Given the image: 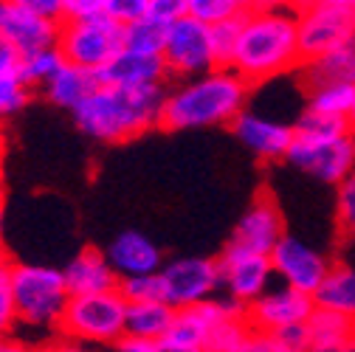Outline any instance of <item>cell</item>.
Instances as JSON below:
<instances>
[{
  "instance_id": "6da1fadb",
  "label": "cell",
  "mask_w": 355,
  "mask_h": 352,
  "mask_svg": "<svg viewBox=\"0 0 355 352\" xmlns=\"http://www.w3.org/2000/svg\"><path fill=\"white\" fill-rule=\"evenodd\" d=\"M251 85L234 68H214L203 76L178 82L166 91L161 130H203L232 127L248 107Z\"/></svg>"
},
{
  "instance_id": "7a4b0ae2",
  "label": "cell",
  "mask_w": 355,
  "mask_h": 352,
  "mask_svg": "<svg viewBox=\"0 0 355 352\" xmlns=\"http://www.w3.org/2000/svg\"><path fill=\"white\" fill-rule=\"evenodd\" d=\"M164 99H166L164 85H144V87L99 85V91L85 105H79L71 116L82 133L91 136L94 141L124 144L161 124Z\"/></svg>"
},
{
  "instance_id": "3957f363",
  "label": "cell",
  "mask_w": 355,
  "mask_h": 352,
  "mask_svg": "<svg viewBox=\"0 0 355 352\" xmlns=\"http://www.w3.org/2000/svg\"><path fill=\"white\" fill-rule=\"evenodd\" d=\"M232 68L251 87L302 68L299 15L291 9L248 12L243 17V31Z\"/></svg>"
},
{
  "instance_id": "277c9868",
  "label": "cell",
  "mask_w": 355,
  "mask_h": 352,
  "mask_svg": "<svg viewBox=\"0 0 355 352\" xmlns=\"http://www.w3.org/2000/svg\"><path fill=\"white\" fill-rule=\"evenodd\" d=\"M12 293L17 307V322L42 330H60L71 304V290L65 274L37 262H15L12 265Z\"/></svg>"
},
{
  "instance_id": "5b68a950",
  "label": "cell",
  "mask_w": 355,
  "mask_h": 352,
  "mask_svg": "<svg viewBox=\"0 0 355 352\" xmlns=\"http://www.w3.org/2000/svg\"><path fill=\"white\" fill-rule=\"evenodd\" d=\"M127 307L119 290L71 296L60 335L85 346H116L127 335Z\"/></svg>"
},
{
  "instance_id": "8992f818",
  "label": "cell",
  "mask_w": 355,
  "mask_h": 352,
  "mask_svg": "<svg viewBox=\"0 0 355 352\" xmlns=\"http://www.w3.org/2000/svg\"><path fill=\"white\" fill-rule=\"evenodd\" d=\"M57 49L62 51L65 62L87 71H99L116 54L124 51V26H119L107 15L87 20H65L60 26Z\"/></svg>"
},
{
  "instance_id": "52a82bcc",
  "label": "cell",
  "mask_w": 355,
  "mask_h": 352,
  "mask_svg": "<svg viewBox=\"0 0 355 352\" xmlns=\"http://www.w3.org/2000/svg\"><path fill=\"white\" fill-rule=\"evenodd\" d=\"M161 60L166 65V76H175L181 82L214 71L217 62L211 51V26L195 20L192 15L172 23Z\"/></svg>"
},
{
  "instance_id": "ba28073f",
  "label": "cell",
  "mask_w": 355,
  "mask_h": 352,
  "mask_svg": "<svg viewBox=\"0 0 355 352\" xmlns=\"http://www.w3.org/2000/svg\"><path fill=\"white\" fill-rule=\"evenodd\" d=\"M355 37V15L322 0L319 6L299 15V49L302 65L316 62L338 51L347 39Z\"/></svg>"
},
{
  "instance_id": "9c48e42d",
  "label": "cell",
  "mask_w": 355,
  "mask_h": 352,
  "mask_svg": "<svg viewBox=\"0 0 355 352\" xmlns=\"http://www.w3.org/2000/svg\"><path fill=\"white\" fill-rule=\"evenodd\" d=\"M285 161L324 184L341 186L355 178V133L330 141L293 139Z\"/></svg>"
},
{
  "instance_id": "30bf717a",
  "label": "cell",
  "mask_w": 355,
  "mask_h": 352,
  "mask_svg": "<svg viewBox=\"0 0 355 352\" xmlns=\"http://www.w3.org/2000/svg\"><path fill=\"white\" fill-rule=\"evenodd\" d=\"M217 268H220V290L245 307L254 304L271 288V276H274L271 256L248 251L243 245L229 243L223 254L217 256Z\"/></svg>"
},
{
  "instance_id": "8fae6325",
  "label": "cell",
  "mask_w": 355,
  "mask_h": 352,
  "mask_svg": "<svg viewBox=\"0 0 355 352\" xmlns=\"http://www.w3.org/2000/svg\"><path fill=\"white\" fill-rule=\"evenodd\" d=\"M166 301L175 310H187V307L203 304L209 299H217L220 293V268L217 259L206 256H181L172 259L161 268Z\"/></svg>"
},
{
  "instance_id": "7c38bea8",
  "label": "cell",
  "mask_w": 355,
  "mask_h": 352,
  "mask_svg": "<svg viewBox=\"0 0 355 352\" xmlns=\"http://www.w3.org/2000/svg\"><path fill=\"white\" fill-rule=\"evenodd\" d=\"M271 265H274V274L282 279V285L296 288L307 296H316L333 268V262L319 248L307 245L299 237L285 234V240L271 254Z\"/></svg>"
},
{
  "instance_id": "4fadbf2b",
  "label": "cell",
  "mask_w": 355,
  "mask_h": 352,
  "mask_svg": "<svg viewBox=\"0 0 355 352\" xmlns=\"http://www.w3.org/2000/svg\"><path fill=\"white\" fill-rule=\"evenodd\" d=\"M313 310H316L313 296H307L296 288H288V285H279V288H268L254 304H248L245 319L254 330L279 333L296 324H307Z\"/></svg>"
},
{
  "instance_id": "5bb4252c",
  "label": "cell",
  "mask_w": 355,
  "mask_h": 352,
  "mask_svg": "<svg viewBox=\"0 0 355 352\" xmlns=\"http://www.w3.org/2000/svg\"><path fill=\"white\" fill-rule=\"evenodd\" d=\"M285 240V217L274 200V195L268 192H259L251 206L243 211V217L237 220L234 226V234L229 243L234 245H243L248 251H257V254H265L271 256L274 248Z\"/></svg>"
},
{
  "instance_id": "9a60e30c",
  "label": "cell",
  "mask_w": 355,
  "mask_h": 352,
  "mask_svg": "<svg viewBox=\"0 0 355 352\" xmlns=\"http://www.w3.org/2000/svg\"><path fill=\"white\" fill-rule=\"evenodd\" d=\"M60 26L62 23L26 9L17 0L0 3V37L9 39L20 57L42 49H54L60 39Z\"/></svg>"
},
{
  "instance_id": "2e32d148",
  "label": "cell",
  "mask_w": 355,
  "mask_h": 352,
  "mask_svg": "<svg viewBox=\"0 0 355 352\" xmlns=\"http://www.w3.org/2000/svg\"><path fill=\"white\" fill-rule=\"evenodd\" d=\"M232 133L237 136V141L243 147H248L262 161H285L288 150H291V144L296 139L293 124L265 118V116H259L254 110H245L232 124Z\"/></svg>"
},
{
  "instance_id": "e0dca14e",
  "label": "cell",
  "mask_w": 355,
  "mask_h": 352,
  "mask_svg": "<svg viewBox=\"0 0 355 352\" xmlns=\"http://www.w3.org/2000/svg\"><path fill=\"white\" fill-rule=\"evenodd\" d=\"M113 271L119 274V279L127 276H147V274H161V268L166 265L161 248L141 231L127 229L121 234H116V240L105 248Z\"/></svg>"
},
{
  "instance_id": "ac0fdd59",
  "label": "cell",
  "mask_w": 355,
  "mask_h": 352,
  "mask_svg": "<svg viewBox=\"0 0 355 352\" xmlns=\"http://www.w3.org/2000/svg\"><path fill=\"white\" fill-rule=\"evenodd\" d=\"M71 296H91L119 290V274L113 271L110 259L99 248H82L68 265L62 268Z\"/></svg>"
},
{
  "instance_id": "d6986e66",
  "label": "cell",
  "mask_w": 355,
  "mask_h": 352,
  "mask_svg": "<svg viewBox=\"0 0 355 352\" xmlns=\"http://www.w3.org/2000/svg\"><path fill=\"white\" fill-rule=\"evenodd\" d=\"M99 85L110 87H144V85H164L166 65L161 57L139 54V51H121L105 68L96 71Z\"/></svg>"
},
{
  "instance_id": "ffe728a7",
  "label": "cell",
  "mask_w": 355,
  "mask_h": 352,
  "mask_svg": "<svg viewBox=\"0 0 355 352\" xmlns=\"http://www.w3.org/2000/svg\"><path fill=\"white\" fill-rule=\"evenodd\" d=\"M96 91H99L96 71H87V68H79V65L65 62V68L46 87H42V96H46L51 105L73 113L79 105H85Z\"/></svg>"
},
{
  "instance_id": "44dd1931",
  "label": "cell",
  "mask_w": 355,
  "mask_h": 352,
  "mask_svg": "<svg viewBox=\"0 0 355 352\" xmlns=\"http://www.w3.org/2000/svg\"><path fill=\"white\" fill-rule=\"evenodd\" d=\"M313 299H316V307H327V310H336L355 322V265L333 262L324 285Z\"/></svg>"
},
{
  "instance_id": "7402d4cb",
  "label": "cell",
  "mask_w": 355,
  "mask_h": 352,
  "mask_svg": "<svg viewBox=\"0 0 355 352\" xmlns=\"http://www.w3.org/2000/svg\"><path fill=\"white\" fill-rule=\"evenodd\" d=\"M299 79H302V87L319 85V82H347V85H355V37L347 39L344 46L338 51H333L330 57L302 65L299 68Z\"/></svg>"
},
{
  "instance_id": "603a6c76",
  "label": "cell",
  "mask_w": 355,
  "mask_h": 352,
  "mask_svg": "<svg viewBox=\"0 0 355 352\" xmlns=\"http://www.w3.org/2000/svg\"><path fill=\"white\" fill-rule=\"evenodd\" d=\"M178 310L169 301H153V304H130L127 307V335L161 341L169 335L175 324Z\"/></svg>"
},
{
  "instance_id": "cb8c5ba5",
  "label": "cell",
  "mask_w": 355,
  "mask_h": 352,
  "mask_svg": "<svg viewBox=\"0 0 355 352\" xmlns=\"http://www.w3.org/2000/svg\"><path fill=\"white\" fill-rule=\"evenodd\" d=\"M307 96V110L313 113H324V116H336V118H349L352 107H355V85L347 82H319L304 87Z\"/></svg>"
},
{
  "instance_id": "d4e9b609",
  "label": "cell",
  "mask_w": 355,
  "mask_h": 352,
  "mask_svg": "<svg viewBox=\"0 0 355 352\" xmlns=\"http://www.w3.org/2000/svg\"><path fill=\"white\" fill-rule=\"evenodd\" d=\"M307 335L313 349L352 344V319L336 310H327V307H316L313 316L307 319Z\"/></svg>"
},
{
  "instance_id": "484cf974",
  "label": "cell",
  "mask_w": 355,
  "mask_h": 352,
  "mask_svg": "<svg viewBox=\"0 0 355 352\" xmlns=\"http://www.w3.org/2000/svg\"><path fill=\"white\" fill-rule=\"evenodd\" d=\"M65 68V57L62 51L54 46V49H42V51H34V54H26L20 60V79L28 91H42L60 71Z\"/></svg>"
},
{
  "instance_id": "4316f807",
  "label": "cell",
  "mask_w": 355,
  "mask_h": 352,
  "mask_svg": "<svg viewBox=\"0 0 355 352\" xmlns=\"http://www.w3.org/2000/svg\"><path fill=\"white\" fill-rule=\"evenodd\" d=\"M296 139H310V141H330V139H344L352 136L355 130L349 124V118H336V116H324V113H313V110H302L296 124H293Z\"/></svg>"
},
{
  "instance_id": "83f0119b",
  "label": "cell",
  "mask_w": 355,
  "mask_h": 352,
  "mask_svg": "<svg viewBox=\"0 0 355 352\" xmlns=\"http://www.w3.org/2000/svg\"><path fill=\"white\" fill-rule=\"evenodd\" d=\"M166 34H169V26H164L153 17H144L132 26H124V49L150 54V57H161L164 46H166Z\"/></svg>"
},
{
  "instance_id": "f1b7e54d",
  "label": "cell",
  "mask_w": 355,
  "mask_h": 352,
  "mask_svg": "<svg viewBox=\"0 0 355 352\" xmlns=\"http://www.w3.org/2000/svg\"><path fill=\"white\" fill-rule=\"evenodd\" d=\"M251 12L248 0H192V17L206 23V26H217L226 20H237L245 17Z\"/></svg>"
},
{
  "instance_id": "f546056e",
  "label": "cell",
  "mask_w": 355,
  "mask_h": 352,
  "mask_svg": "<svg viewBox=\"0 0 355 352\" xmlns=\"http://www.w3.org/2000/svg\"><path fill=\"white\" fill-rule=\"evenodd\" d=\"M119 293L127 304H153V301H166L164 279L161 274H147V276H127L119 282Z\"/></svg>"
},
{
  "instance_id": "4dcf8cb0",
  "label": "cell",
  "mask_w": 355,
  "mask_h": 352,
  "mask_svg": "<svg viewBox=\"0 0 355 352\" xmlns=\"http://www.w3.org/2000/svg\"><path fill=\"white\" fill-rule=\"evenodd\" d=\"M31 99V91L23 85L20 73L12 68H0V118L20 113Z\"/></svg>"
},
{
  "instance_id": "1f68e13d",
  "label": "cell",
  "mask_w": 355,
  "mask_h": 352,
  "mask_svg": "<svg viewBox=\"0 0 355 352\" xmlns=\"http://www.w3.org/2000/svg\"><path fill=\"white\" fill-rule=\"evenodd\" d=\"M240 31H243V17L211 26V51H214V62H217V68H232V60H234V51H237Z\"/></svg>"
},
{
  "instance_id": "d6a6232c",
  "label": "cell",
  "mask_w": 355,
  "mask_h": 352,
  "mask_svg": "<svg viewBox=\"0 0 355 352\" xmlns=\"http://www.w3.org/2000/svg\"><path fill=\"white\" fill-rule=\"evenodd\" d=\"M248 333H251V324L245 316L229 319L220 327H214V333L206 341V352H237L243 346V341L248 338Z\"/></svg>"
},
{
  "instance_id": "836d02e7",
  "label": "cell",
  "mask_w": 355,
  "mask_h": 352,
  "mask_svg": "<svg viewBox=\"0 0 355 352\" xmlns=\"http://www.w3.org/2000/svg\"><path fill=\"white\" fill-rule=\"evenodd\" d=\"M12 265L15 262L0 265V338L12 335L17 324V307H15V293H12Z\"/></svg>"
},
{
  "instance_id": "e575fe53",
  "label": "cell",
  "mask_w": 355,
  "mask_h": 352,
  "mask_svg": "<svg viewBox=\"0 0 355 352\" xmlns=\"http://www.w3.org/2000/svg\"><path fill=\"white\" fill-rule=\"evenodd\" d=\"M336 220H338V231L344 240H355V178L338 186L336 195Z\"/></svg>"
},
{
  "instance_id": "d590c367",
  "label": "cell",
  "mask_w": 355,
  "mask_h": 352,
  "mask_svg": "<svg viewBox=\"0 0 355 352\" xmlns=\"http://www.w3.org/2000/svg\"><path fill=\"white\" fill-rule=\"evenodd\" d=\"M105 15L113 17L119 26H132L150 17V0H107Z\"/></svg>"
},
{
  "instance_id": "8d00e7d4",
  "label": "cell",
  "mask_w": 355,
  "mask_h": 352,
  "mask_svg": "<svg viewBox=\"0 0 355 352\" xmlns=\"http://www.w3.org/2000/svg\"><path fill=\"white\" fill-rule=\"evenodd\" d=\"M189 12H192V0H150V17L164 26L189 17Z\"/></svg>"
},
{
  "instance_id": "74e56055",
  "label": "cell",
  "mask_w": 355,
  "mask_h": 352,
  "mask_svg": "<svg viewBox=\"0 0 355 352\" xmlns=\"http://www.w3.org/2000/svg\"><path fill=\"white\" fill-rule=\"evenodd\" d=\"M107 9V0H65V12H62V23L65 20H87V17H99Z\"/></svg>"
},
{
  "instance_id": "f35d334b",
  "label": "cell",
  "mask_w": 355,
  "mask_h": 352,
  "mask_svg": "<svg viewBox=\"0 0 355 352\" xmlns=\"http://www.w3.org/2000/svg\"><path fill=\"white\" fill-rule=\"evenodd\" d=\"M237 352H288V349L279 344V338L274 333H262V330L251 327L248 338L243 341V346Z\"/></svg>"
},
{
  "instance_id": "ab89813d",
  "label": "cell",
  "mask_w": 355,
  "mask_h": 352,
  "mask_svg": "<svg viewBox=\"0 0 355 352\" xmlns=\"http://www.w3.org/2000/svg\"><path fill=\"white\" fill-rule=\"evenodd\" d=\"M274 335L279 338V344L288 352H310V349H313V344H310V335H307V324H296V327L279 330Z\"/></svg>"
},
{
  "instance_id": "60d3db41",
  "label": "cell",
  "mask_w": 355,
  "mask_h": 352,
  "mask_svg": "<svg viewBox=\"0 0 355 352\" xmlns=\"http://www.w3.org/2000/svg\"><path fill=\"white\" fill-rule=\"evenodd\" d=\"M17 3H23L26 9L49 17V20H57L62 23V12H65V0H17Z\"/></svg>"
},
{
  "instance_id": "b9f144b4",
  "label": "cell",
  "mask_w": 355,
  "mask_h": 352,
  "mask_svg": "<svg viewBox=\"0 0 355 352\" xmlns=\"http://www.w3.org/2000/svg\"><path fill=\"white\" fill-rule=\"evenodd\" d=\"M110 352H155V341L136 338V335H124L116 346H110Z\"/></svg>"
},
{
  "instance_id": "7bdbcfd3",
  "label": "cell",
  "mask_w": 355,
  "mask_h": 352,
  "mask_svg": "<svg viewBox=\"0 0 355 352\" xmlns=\"http://www.w3.org/2000/svg\"><path fill=\"white\" fill-rule=\"evenodd\" d=\"M20 54H17V49L12 46L9 39H3L0 37V68H12V71H20Z\"/></svg>"
},
{
  "instance_id": "ee69618b",
  "label": "cell",
  "mask_w": 355,
  "mask_h": 352,
  "mask_svg": "<svg viewBox=\"0 0 355 352\" xmlns=\"http://www.w3.org/2000/svg\"><path fill=\"white\" fill-rule=\"evenodd\" d=\"M40 352H94V349L85 346V344H76V341H68V338H60V341L49 344L46 349H40Z\"/></svg>"
},
{
  "instance_id": "f6af8a7d",
  "label": "cell",
  "mask_w": 355,
  "mask_h": 352,
  "mask_svg": "<svg viewBox=\"0 0 355 352\" xmlns=\"http://www.w3.org/2000/svg\"><path fill=\"white\" fill-rule=\"evenodd\" d=\"M155 352H203V349L187 346V344L172 341V338H161V341H155Z\"/></svg>"
},
{
  "instance_id": "bcb514c9",
  "label": "cell",
  "mask_w": 355,
  "mask_h": 352,
  "mask_svg": "<svg viewBox=\"0 0 355 352\" xmlns=\"http://www.w3.org/2000/svg\"><path fill=\"white\" fill-rule=\"evenodd\" d=\"M0 352H40V349H34L31 344H26L20 338L6 335V338H0Z\"/></svg>"
},
{
  "instance_id": "7dc6e473",
  "label": "cell",
  "mask_w": 355,
  "mask_h": 352,
  "mask_svg": "<svg viewBox=\"0 0 355 352\" xmlns=\"http://www.w3.org/2000/svg\"><path fill=\"white\" fill-rule=\"evenodd\" d=\"M251 12H279L288 9V0H248Z\"/></svg>"
},
{
  "instance_id": "c3c4849f",
  "label": "cell",
  "mask_w": 355,
  "mask_h": 352,
  "mask_svg": "<svg viewBox=\"0 0 355 352\" xmlns=\"http://www.w3.org/2000/svg\"><path fill=\"white\" fill-rule=\"evenodd\" d=\"M319 3H322V0H288V9L296 12V15H302V12L313 9V6H319Z\"/></svg>"
},
{
  "instance_id": "681fc988",
  "label": "cell",
  "mask_w": 355,
  "mask_h": 352,
  "mask_svg": "<svg viewBox=\"0 0 355 352\" xmlns=\"http://www.w3.org/2000/svg\"><path fill=\"white\" fill-rule=\"evenodd\" d=\"M310 352H355V344H344V346H327V349H310Z\"/></svg>"
},
{
  "instance_id": "f907efd6",
  "label": "cell",
  "mask_w": 355,
  "mask_h": 352,
  "mask_svg": "<svg viewBox=\"0 0 355 352\" xmlns=\"http://www.w3.org/2000/svg\"><path fill=\"white\" fill-rule=\"evenodd\" d=\"M327 3L341 6V9H347V12H352V15H355V0H327Z\"/></svg>"
},
{
  "instance_id": "816d5d0a",
  "label": "cell",
  "mask_w": 355,
  "mask_h": 352,
  "mask_svg": "<svg viewBox=\"0 0 355 352\" xmlns=\"http://www.w3.org/2000/svg\"><path fill=\"white\" fill-rule=\"evenodd\" d=\"M0 231H3V203H0Z\"/></svg>"
},
{
  "instance_id": "f5cc1de1",
  "label": "cell",
  "mask_w": 355,
  "mask_h": 352,
  "mask_svg": "<svg viewBox=\"0 0 355 352\" xmlns=\"http://www.w3.org/2000/svg\"><path fill=\"white\" fill-rule=\"evenodd\" d=\"M349 124H352V130H355V107H352V116H349Z\"/></svg>"
},
{
  "instance_id": "db71d44e",
  "label": "cell",
  "mask_w": 355,
  "mask_h": 352,
  "mask_svg": "<svg viewBox=\"0 0 355 352\" xmlns=\"http://www.w3.org/2000/svg\"><path fill=\"white\" fill-rule=\"evenodd\" d=\"M352 344H355V322H352Z\"/></svg>"
},
{
  "instance_id": "11a10c76",
  "label": "cell",
  "mask_w": 355,
  "mask_h": 352,
  "mask_svg": "<svg viewBox=\"0 0 355 352\" xmlns=\"http://www.w3.org/2000/svg\"><path fill=\"white\" fill-rule=\"evenodd\" d=\"M0 3H6V0H0Z\"/></svg>"
}]
</instances>
